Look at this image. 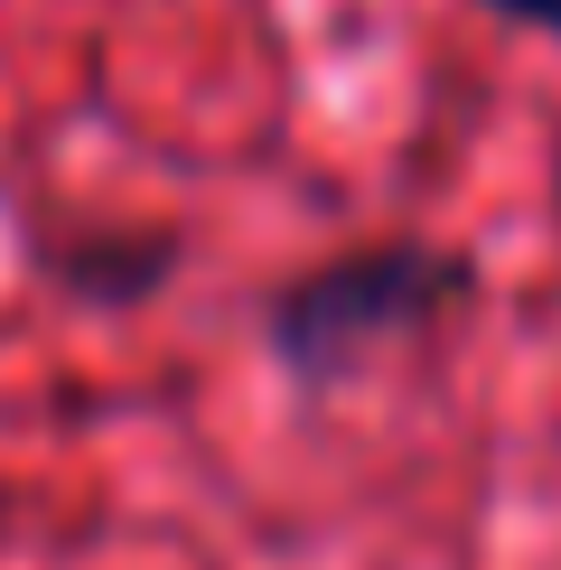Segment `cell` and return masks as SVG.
<instances>
[{"instance_id": "cell-3", "label": "cell", "mask_w": 561, "mask_h": 570, "mask_svg": "<svg viewBox=\"0 0 561 570\" xmlns=\"http://www.w3.org/2000/svg\"><path fill=\"white\" fill-rule=\"evenodd\" d=\"M486 10H505V19H524V29L561 38V0H486Z\"/></svg>"}, {"instance_id": "cell-2", "label": "cell", "mask_w": 561, "mask_h": 570, "mask_svg": "<svg viewBox=\"0 0 561 570\" xmlns=\"http://www.w3.org/2000/svg\"><path fill=\"white\" fill-rule=\"evenodd\" d=\"M159 263H169V244H140V234H131V244H104V253L66 244L57 253V281H66V291H94V299H131V291H159Z\"/></svg>"}, {"instance_id": "cell-1", "label": "cell", "mask_w": 561, "mask_h": 570, "mask_svg": "<svg viewBox=\"0 0 561 570\" xmlns=\"http://www.w3.org/2000/svg\"><path fill=\"white\" fill-rule=\"evenodd\" d=\"M468 299V263L459 253H431V244H374V253H346V263L309 272L299 291L272 299V346L299 384H337L346 365H365L374 346L431 327L440 308Z\"/></svg>"}]
</instances>
